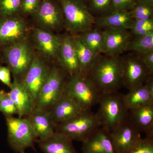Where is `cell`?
Returning a JSON list of instances; mask_svg holds the SVG:
<instances>
[{
    "mask_svg": "<svg viewBox=\"0 0 153 153\" xmlns=\"http://www.w3.org/2000/svg\"><path fill=\"white\" fill-rule=\"evenodd\" d=\"M72 38L79 62L80 72L86 75L97 56L88 47L79 35H74Z\"/></svg>",
    "mask_w": 153,
    "mask_h": 153,
    "instance_id": "obj_25",
    "label": "cell"
},
{
    "mask_svg": "<svg viewBox=\"0 0 153 153\" xmlns=\"http://www.w3.org/2000/svg\"><path fill=\"white\" fill-rule=\"evenodd\" d=\"M96 27L87 30L79 36L94 54L97 56L104 54L105 44L103 30Z\"/></svg>",
    "mask_w": 153,
    "mask_h": 153,
    "instance_id": "obj_26",
    "label": "cell"
},
{
    "mask_svg": "<svg viewBox=\"0 0 153 153\" xmlns=\"http://www.w3.org/2000/svg\"><path fill=\"white\" fill-rule=\"evenodd\" d=\"M134 20L129 11L112 10L95 18V25L99 28H122L129 30Z\"/></svg>",
    "mask_w": 153,
    "mask_h": 153,
    "instance_id": "obj_24",
    "label": "cell"
},
{
    "mask_svg": "<svg viewBox=\"0 0 153 153\" xmlns=\"http://www.w3.org/2000/svg\"><path fill=\"white\" fill-rule=\"evenodd\" d=\"M0 112L5 117L14 116L18 114L16 105L9 95L8 92L3 91L0 97Z\"/></svg>",
    "mask_w": 153,
    "mask_h": 153,
    "instance_id": "obj_31",
    "label": "cell"
},
{
    "mask_svg": "<svg viewBox=\"0 0 153 153\" xmlns=\"http://www.w3.org/2000/svg\"><path fill=\"white\" fill-rule=\"evenodd\" d=\"M33 37L37 48L44 56L57 57L61 39L48 30L36 28L34 31Z\"/></svg>",
    "mask_w": 153,
    "mask_h": 153,
    "instance_id": "obj_23",
    "label": "cell"
},
{
    "mask_svg": "<svg viewBox=\"0 0 153 153\" xmlns=\"http://www.w3.org/2000/svg\"><path fill=\"white\" fill-rule=\"evenodd\" d=\"M116 153H126L142 139L141 133L127 120L110 132Z\"/></svg>",
    "mask_w": 153,
    "mask_h": 153,
    "instance_id": "obj_11",
    "label": "cell"
},
{
    "mask_svg": "<svg viewBox=\"0 0 153 153\" xmlns=\"http://www.w3.org/2000/svg\"><path fill=\"white\" fill-rule=\"evenodd\" d=\"M57 57L62 69L67 72L69 76L80 72L72 37L66 36L61 39Z\"/></svg>",
    "mask_w": 153,
    "mask_h": 153,
    "instance_id": "obj_21",
    "label": "cell"
},
{
    "mask_svg": "<svg viewBox=\"0 0 153 153\" xmlns=\"http://www.w3.org/2000/svg\"><path fill=\"white\" fill-rule=\"evenodd\" d=\"M143 63L151 72L153 73V50L140 55Z\"/></svg>",
    "mask_w": 153,
    "mask_h": 153,
    "instance_id": "obj_37",
    "label": "cell"
},
{
    "mask_svg": "<svg viewBox=\"0 0 153 153\" xmlns=\"http://www.w3.org/2000/svg\"><path fill=\"white\" fill-rule=\"evenodd\" d=\"M4 91L3 90L0 91V97H1V96L2 94L3 91Z\"/></svg>",
    "mask_w": 153,
    "mask_h": 153,
    "instance_id": "obj_39",
    "label": "cell"
},
{
    "mask_svg": "<svg viewBox=\"0 0 153 153\" xmlns=\"http://www.w3.org/2000/svg\"><path fill=\"white\" fill-rule=\"evenodd\" d=\"M138 0H111V10L129 11L138 2Z\"/></svg>",
    "mask_w": 153,
    "mask_h": 153,
    "instance_id": "obj_34",
    "label": "cell"
},
{
    "mask_svg": "<svg viewBox=\"0 0 153 153\" xmlns=\"http://www.w3.org/2000/svg\"><path fill=\"white\" fill-rule=\"evenodd\" d=\"M123 96L118 91L101 93L100 96L96 114L100 126L110 132L127 119L129 110L124 102Z\"/></svg>",
    "mask_w": 153,
    "mask_h": 153,
    "instance_id": "obj_2",
    "label": "cell"
},
{
    "mask_svg": "<svg viewBox=\"0 0 153 153\" xmlns=\"http://www.w3.org/2000/svg\"><path fill=\"white\" fill-rule=\"evenodd\" d=\"M66 82L65 71L52 66L38 94L36 107L49 110L64 94Z\"/></svg>",
    "mask_w": 153,
    "mask_h": 153,
    "instance_id": "obj_7",
    "label": "cell"
},
{
    "mask_svg": "<svg viewBox=\"0 0 153 153\" xmlns=\"http://www.w3.org/2000/svg\"><path fill=\"white\" fill-rule=\"evenodd\" d=\"M27 27L22 18L17 16L0 17V47H7L24 40Z\"/></svg>",
    "mask_w": 153,
    "mask_h": 153,
    "instance_id": "obj_10",
    "label": "cell"
},
{
    "mask_svg": "<svg viewBox=\"0 0 153 153\" xmlns=\"http://www.w3.org/2000/svg\"><path fill=\"white\" fill-rule=\"evenodd\" d=\"M124 102L128 110L153 102V80L151 77L144 84L133 88L123 96Z\"/></svg>",
    "mask_w": 153,
    "mask_h": 153,
    "instance_id": "obj_20",
    "label": "cell"
},
{
    "mask_svg": "<svg viewBox=\"0 0 153 153\" xmlns=\"http://www.w3.org/2000/svg\"><path fill=\"white\" fill-rule=\"evenodd\" d=\"M139 2L146 3L153 5V0H138Z\"/></svg>",
    "mask_w": 153,
    "mask_h": 153,
    "instance_id": "obj_38",
    "label": "cell"
},
{
    "mask_svg": "<svg viewBox=\"0 0 153 153\" xmlns=\"http://www.w3.org/2000/svg\"><path fill=\"white\" fill-rule=\"evenodd\" d=\"M6 121L8 141L16 153L25 152L33 147L38 139L27 118L6 117Z\"/></svg>",
    "mask_w": 153,
    "mask_h": 153,
    "instance_id": "obj_5",
    "label": "cell"
},
{
    "mask_svg": "<svg viewBox=\"0 0 153 153\" xmlns=\"http://www.w3.org/2000/svg\"><path fill=\"white\" fill-rule=\"evenodd\" d=\"M111 1L88 0V4L92 10L102 16L111 11Z\"/></svg>",
    "mask_w": 153,
    "mask_h": 153,
    "instance_id": "obj_32",
    "label": "cell"
},
{
    "mask_svg": "<svg viewBox=\"0 0 153 153\" xmlns=\"http://www.w3.org/2000/svg\"><path fill=\"white\" fill-rule=\"evenodd\" d=\"M121 57L123 85L128 90L144 84L152 77L140 55L131 54Z\"/></svg>",
    "mask_w": 153,
    "mask_h": 153,
    "instance_id": "obj_9",
    "label": "cell"
},
{
    "mask_svg": "<svg viewBox=\"0 0 153 153\" xmlns=\"http://www.w3.org/2000/svg\"><path fill=\"white\" fill-rule=\"evenodd\" d=\"M48 110L56 126L71 119L83 110L74 100L64 94Z\"/></svg>",
    "mask_w": 153,
    "mask_h": 153,
    "instance_id": "obj_18",
    "label": "cell"
},
{
    "mask_svg": "<svg viewBox=\"0 0 153 153\" xmlns=\"http://www.w3.org/2000/svg\"><path fill=\"white\" fill-rule=\"evenodd\" d=\"M153 50V33L131 38L127 44L125 52L130 51L141 55Z\"/></svg>",
    "mask_w": 153,
    "mask_h": 153,
    "instance_id": "obj_27",
    "label": "cell"
},
{
    "mask_svg": "<svg viewBox=\"0 0 153 153\" xmlns=\"http://www.w3.org/2000/svg\"><path fill=\"white\" fill-rule=\"evenodd\" d=\"M131 36H146L153 33V19L134 20L129 30Z\"/></svg>",
    "mask_w": 153,
    "mask_h": 153,
    "instance_id": "obj_28",
    "label": "cell"
},
{
    "mask_svg": "<svg viewBox=\"0 0 153 153\" xmlns=\"http://www.w3.org/2000/svg\"><path fill=\"white\" fill-rule=\"evenodd\" d=\"M26 117L30 122L38 140L46 139L55 131V124L48 110L36 107Z\"/></svg>",
    "mask_w": 153,
    "mask_h": 153,
    "instance_id": "obj_19",
    "label": "cell"
},
{
    "mask_svg": "<svg viewBox=\"0 0 153 153\" xmlns=\"http://www.w3.org/2000/svg\"><path fill=\"white\" fill-rule=\"evenodd\" d=\"M42 0H22L20 11L25 14H33L37 10Z\"/></svg>",
    "mask_w": 153,
    "mask_h": 153,
    "instance_id": "obj_35",
    "label": "cell"
},
{
    "mask_svg": "<svg viewBox=\"0 0 153 153\" xmlns=\"http://www.w3.org/2000/svg\"><path fill=\"white\" fill-rule=\"evenodd\" d=\"M64 94L74 100L83 110H91L98 104L101 94L87 75L80 72L69 76Z\"/></svg>",
    "mask_w": 153,
    "mask_h": 153,
    "instance_id": "obj_4",
    "label": "cell"
},
{
    "mask_svg": "<svg viewBox=\"0 0 153 153\" xmlns=\"http://www.w3.org/2000/svg\"><path fill=\"white\" fill-rule=\"evenodd\" d=\"M100 126L96 113L83 110L71 119L56 125L55 131L66 135L72 140L82 142Z\"/></svg>",
    "mask_w": 153,
    "mask_h": 153,
    "instance_id": "obj_6",
    "label": "cell"
},
{
    "mask_svg": "<svg viewBox=\"0 0 153 153\" xmlns=\"http://www.w3.org/2000/svg\"><path fill=\"white\" fill-rule=\"evenodd\" d=\"M36 143L44 153H77L73 140L58 132L55 131L46 139L38 140Z\"/></svg>",
    "mask_w": 153,
    "mask_h": 153,
    "instance_id": "obj_22",
    "label": "cell"
},
{
    "mask_svg": "<svg viewBox=\"0 0 153 153\" xmlns=\"http://www.w3.org/2000/svg\"><path fill=\"white\" fill-rule=\"evenodd\" d=\"M59 1L64 25L73 35H79L95 25L96 18L90 13L83 0Z\"/></svg>",
    "mask_w": 153,
    "mask_h": 153,
    "instance_id": "obj_3",
    "label": "cell"
},
{
    "mask_svg": "<svg viewBox=\"0 0 153 153\" xmlns=\"http://www.w3.org/2000/svg\"><path fill=\"white\" fill-rule=\"evenodd\" d=\"M33 15L44 30H56L64 25L62 9L54 0H42Z\"/></svg>",
    "mask_w": 153,
    "mask_h": 153,
    "instance_id": "obj_12",
    "label": "cell"
},
{
    "mask_svg": "<svg viewBox=\"0 0 153 153\" xmlns=\"http://www.w3.org/2000/svg\"><path fill=\"white\" fill-rule=\"evenodd\" d=\"M82 143L83 153H116L110 131L103 127L95 130Z\"/></svg>",
    "mask_w": 153,
    "mask_h": 153,
    "instance_id": "obj_15",
    "label": "cell"
},
{
    "mask_svg": "<svg viewBox=\"0 0 153 153\" xmlns=\"http://www.w3.org/2000/svg\"><path fill=\"white\" fill-rule=\"evenodd\" d=\"M129 12L134 20L153 19V5L146 3L138 2Z\"/></svg>",
    "mask_w": 153,
    "mask_h": 153,
    "instance_id": "obj_29",
    "label": "cell"
},
{
    "mask_svg": "<svg viewBox=\"0 0 153 153\" xmlns=\"http://www.w3.org/2000/svg\"><path fill=\"white\" fill-rule=\"evenodd\" d=\"M127 120L141 133L153 138V102L129 110Z\"/></svg>",
    "mask_w": 153,
    "mask_h": 153,
    "instance_id": "obj_17",
    "label": "cell"
},
{
    "mask_svg": "<svg viewBox=\"0 0 153 153\" xmlns=\"http://www.w3.org/2000/svg\"><path fill=\"white\" fill-rule=\"evenodd\" d=\"M104 54L107 56H119L125 52L131 35L128 30L122 28H105L103 30Z\"/></svg>",
    "mask_w": 153,
    "mask_h": 153,
    "instance_id": "obj_14",
    "label": "cell"
},
{
    "mask_svg": "<svg viewBox=\"0 0 153 153\" xmlns=\"http://www.w3.org/2000/svg\"><path fill=\"white\" fill-rule=\"evenodd\" d=\"M126 153H153V138L146 137Z\"/></svg>",
    "mask_w": 153,
    "mask_h": 153,
    "instance_id": "obj_33",
    "label": "cell"
},
{
    "mask_svg": "<svg viewBox=\"0 0 153 153\" xmlns=\"http://www.w3.org/2000/svg\"><path fill=\"white\" fill-rule=\"evenodd\" d=\"M22 0H0V17L14 16L20 12Z\"/></svg>",
    "mask_w": 153,
    "mask_h": 153,
    "instance_id": "obj_30",
    "label": "cell"
},
{
    "mask_svg": "<svg viewBox=\"0 0 153 153\" xmlns=\"http://www.w3.org/2000/svg\"><path fill=\"white\" fill-rule=\"evenodd\" d=\"M86 75L100 93L118 91L123 85L122 57L98 55Z\"/></svg>",
    "mask_w": 153,
    "mask_h": 153,
    "instance_id": "obj_1",
    "label": "cell"
},
{
    "mask_svg": "<svg viewBox=\"0 0 153 153\" xmlns=\"http://www.w3.org/2000/svg\"><path fill=\"white\" fill-rule=\"evenodd\" d=\"M22 153H25V152Z\"/></svg>",
    "mask_w": 153,
    "mask_h": 153,
    "instance_id": "obj_40",
    "label": "cell"
},
{
    "mask_svg": "<svg viewBox=\"0 0 153 153\" xmlns=\"http://www.w3.org/2000/svg\"><path fill=\"white\" fill-rule=\"evenodd\" d=\"M50 68L40 58L34 57L27 71L20 81L36 101L41 87L48 77Z\"/></svg>",
    "mask_w": 153,
    "mask_h": 153,
    "instance_id": "obj_13",
    "label": "cell"
},
{
    "mask_svg": "<svg viewBox=\"0 0 153 153\" xmlns=\"http://www.w3.org/2000/svg\"><path fill=\"white\" fill-rule=\"evenodd\" d=\"M8 94L16 107L18 117H27L36 108L35 99L18 79L14 78Z\"/></svg>",
    "mask_w": 153,
    "mask_h": 153,
    "instance_id": "obj_16",
    "label": "cell"
},
{
    "mask_svg": "<svg viewBox=\"0 0 153 153\" xmlns=\"http://www.w3.org/2000/svg\"><path fill=\"white\" fill-rule=\"evenodd\" d=\"M3 55L14 78L20 81L34 58L32 49L24 40L5 47Z\"/></svg>",
    "mask_w": 153,
    "mask_h": 153,
    "instance_id": "obj_8",
    "label": "cell"
},
{
    "mask_svg": "<svg viewBox=\"0 0 153 153\" xmlns=\"http://www.w3.org/2000/svg\"><path fill=\"white\" fill-rule=\"evenodd\" d=\"M11 72L9 67L0 66V81L10 88L13 82L11 81Z\"/></svg>",
    "mask_w": 153,
    "mask_h": 153,
    "instance_id": "obj_36",
    "label": "cell"
}]
</instances>
